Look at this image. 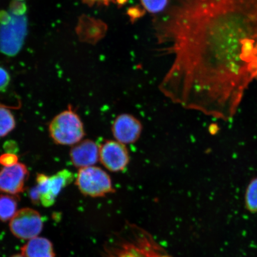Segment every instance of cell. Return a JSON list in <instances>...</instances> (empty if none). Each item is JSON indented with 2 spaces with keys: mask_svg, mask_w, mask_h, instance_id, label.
Wrapping results in <instances>:
<instances>
[{
  "mask_svg": "<svg viewBox=\"0 0 257 257\" xmlns=\"http://www.w3.org/2000/svg\"><path fill=\"white\" fill-rule=\"evenodd\" d=\"M153 30L168 61L163 95L189 110L232 118L257 80V0H169Z\"/></svg>",
  "mask_w": 257,
  "mask_h": 257,
  "instance_id": "1",
  "label": "cell"
},
{
  "mask_svg": "<svg viewBox=\"0 0 257 257\" xmlns=\"http://www.w3.org/2000/svg\"><path fill=\"white\" fill-rule=\"evenodd\" d=\"M101 257H173L152 234L133 223H126L110 234L104 244Z\"/></svg>",
  "mask_w": 257,
  "mask_h": 257,
  "instance_id": "2",
  "label": "cell"
},
{
  "mask_svg": "<svg viewBox=\"0 0 257 257\" xmlns=\"http://www.w3.org/2000/svg\"><path fill=\"white\" fill-rule=\"evenodd\" d=\"M49 133L54 142L63 146L78 144L85 136L82 122L71 108L53 118L49 125Z\"/></svg>",
  "mask_w": 257,
  "mask_h": 257,
  "instance_id": "3",
  "label": "cell"
},
{
  "mask_svg": "<svg viewBox=\"0 0 257 257\" xmlns=\"http://www.w3.org/2000/svg\"><path fill=\"white\" fill-rule=\"evenodd\" d=\"M76 185L82 194L91 197H103L112 191L110 176L97 167L80 169Z\"/></svg>",
  "mask_w": 257,
  "mask_h": 257,
  "instance_id": "4",
  "label": "cell"
},
{
  "mask_svg": "<svg viewBox=\"0 0 257 257\" xmlns=\"http://www.w3.org/2000/svg\"><path fill=\"white\" fill-rule=\"evenodd\" d=\"M73 180V173L67 169L61 170L50 177L40 173L38 174L37 184L34 188L40 195L42 205L46 207L52 206L60 192L71 184Z\"/></svg>",
  "mask_w": 257,
  "mask_h": 257,
  "instance_id": "5",
  "label": "cell"
},
{
  "mask_svg": "<svg viewBox=\"0 0 257 257\" xmlns=\"http://www.w3.org/2000/svg\"><path fill=\"white\" fill-rule=\"evenodd\" d=\"M43 226V217L40 213L31 208L18 210L9 223L10 230L13 235L18 239L27 241L39 236Z\"/></svg>",
  "mask_w": 257,
  "mask_h": 257,
  "instance_id": "6",
  "label": "cell"
},
{
  "mask_svg": "<svg viewBox=\"0 0 257 257\" xmlns=\"http://www.w3.org/2000/svg\"><path fill=\"white\" fill-rule=\"evenodd\" d=\"M26 30V18L14 15L8 24L0 27V51L9 56L17 54L23 44Z\"/></svg>",
  "mask_w": 257,
  "mask_h": 257,
  "instance_id": "7",
  "label": "cell"
},
{
  "mask_svg": "<svg viewBox=\"0 0 257 257\" xmlns=\"http://www.w3.org/2000/svg\"><path fill=\"white\" fill-rule=\"evenodd\" d=\"M28 178L29 171L24 164L4 167L0 170V191L18 195L24 191Z\"/></svg>",
  "mask_w": 257,
  "mask_h": 257,
  "instance_id": "8",
  "label": "cell"
},
{
  "mask_svg": "<svg viewBox=\"0 0 257 257\" xmlns=\"http://www.w3.org/2000/svg\"><path fill=\"white\" fill-rule=\"evenodd\" d=\"M99 159L102 165L111 172H120L127 165L128 154L124 144L118 141L105 143L99 149Z\"/></svg>",
  "mask_w": 257,
  "mask_h": 257,
  "instance_id": "9",
  "label": "cell"
},
{
  "mask_svg": "<svg viewBox=\"0 0 257 257\" xmlns=\"http://www.w3.org/2000/svg\"><path fill=\"white\" fill-rule=\"evenodd\" d=\"M141 131L142 126L139 120L130 114L118 115L112 126V133L115 140L123 144L136 142Z\"/></svg>",
  "mask_w": 257,
  "mask_h": 257,
  "instance_id": "10",
  "label": "cell"
},
{
  "mask_svg": "<svg viewBox=\"0 0 257 257\" xmlns=\"http://www.w3.org/2000/svg\"><path fill=\"white\" fill-rule=\"evenodd\" d=\"M70 159L76 168L82 169L94 165L99 157V148L94 141L86 140L76 144L70 152Z\"/></svg>",
  "mask_w": 257,
  "mask_h": 257,
  "instance_id": "11",
  "label": "cell"
},
{
  "mask_svg": "<svg viewBox=\"0 0 257 257\" xmlns=\"http://www.w3.org/2000/svg\"><path fill=\"white\" fill-rule=\"evenodd\" d=\"M21 253L25 257H56L52 242L40 236L28 240L22 247Z\"/></svg>",
  "mask_w": 257,
  "mask_h": 257,
  "instance_id": "12",
  "label": "cell"
},
{
  "mask_svg": "<svg viewBox=\"0 0 257 257\" xmlns=\"http://www.w3.org/2000/svg\"><path fill=\"white\" fill-rule=\"evenodd\" d=\"M18 195H0V221L7 222L11 221L18 212Z\"/></svg>",
  "mask_w": 257,
  "mask_h": 257,
  "instance_id": "13",
  "label": "cell"
},
{
  "mask_svg": "<svg viewBox=\"0 0 257 257\" xmlns=\"http://www.w3.org/2000/svg\"><path fill=\"white\" fill-rule=\"evenodd\" d=\"M16 121L12 112L0 105V137H4L14 130Z\"/></svg>",
  "mask_w": 257,
  "mask_h": 257,
  "instance_id": "14",
  "label": "cell"
},
{
  "mask_svg": "<svg viewBox=\"0 0 257 257\" xmlns=\"http://www.w3.org/2000/svg\"><path fill=\"white\" fill-rule=\"evenodd\" d=\"M245 200L247 210L251 213H257V177L249 183L245 193Z\"/></svg>",
  "mask_w": 257,
  "mask_h": 257,
  "instance_id": "15",
  "label": "cell"
},
{
  "mask_svg": "<svg viewBox=\"0 0 257 257\" xmlns=\"http://www.w3.org/2000/svg\"><path fill=\"white\" fill-rule=\"evenodd\" d=\"M144 10L154 16L162 13L168 7L169 0H140Z\"/></svg>",
  "mask_w": 257,
  "mask_h": 257,
  "instance_id": "16",
  "label": "cell"
},
{
  "mask_svg": "<svg viewBox=\"0 0 257 257\" xmlns=\"http://www.w3.org/2000/svg\"><path fill=\"white\" fill-rule=\"evenodd\" d=\"M18 157L15 154H3L0 156V165L3 167H11L18 164Z\"/></svg>",
  "mask_w": 257,
  "mask_h": 257,
  "instance_id": "17",
  "label": "cell"
},
{
  "mask_svg": "<svg viewBox=\"0 0 257 257\" xmlns=\"http://www.w3.org/2000/svg\"><path fill=\"white\" fill-rule=\"evenodd\" d=\"M11 77L7 70L0 67V92H5L7 89Z\"/></svg>",
  "mask_w": 257,
  "mask_h": 257,
  "instance_id": "18",
  "label": "cell"
},
{
  "mask_svg": "<svg viewBox=\"0 0 257 257\" xmlns=\"http://www.w3.org/2000/svg\"><path fill=\"white\" fill-rule=\"evenodd\" d=\"M82 1L90 6L94 5L108 6L111 3H114L117 0H82Z\"/></svg>",
  "mask_w": 257,
  "mask_h": 257,
  "instance_id": "19",
  "label": "cell"
},
{
  "mask_svg": "<svg viewBox=\"0 0 257 257\" xmlns=\"http://www.w3.org/2000/svg\"><path fill=\"white\" fill-rule=\"evenodd\" d=\"M11 257H25L22 253H17V254H15L14 255L11 256Z\"/></svg>",
  "mask_w": 257,
  "mask_h": 257,
  "instance_id": "20",
  "label": "cell"
}]
</instances>
